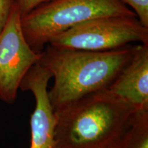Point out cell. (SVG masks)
<instances>
[{
    "mask_svg": "<svg viewBox=\"0 0 148 148\" xmlns=\"http://www.w3.org/2000/svg\"><path fill=\"white\" fill-rule=\"evenodd\" d=\"M50 1L51 0H15L21 16L28 13L36 7Z\"/></svg>",
    "mask_w": 148,
    "mask_h": 148,
    "instance_id": "8fae6325",
    "label": "cell"
},
{
    "mask_svg": "<svg viewBox=\"0 0 148 148\" xmlns=\"http://www.w3.org/2000/svg\"><path fill=\"white\" fill-rule=\"evenodd\" d=\"M21 18L15 1L0 34V99L8 103L14 102L23 77L40 58L25 40Z\"/></svg>",
    "mask_w": 148,
    "mask_h": 148,
    "instance_id": "5b68a950",
    "label": "cell"
},
{
    "mask_svg": "<svg viewBox=\"0 0 148 148\" xmlns=\"http://www.w3.org/2000/svg\"><path fill=\"white\" fill-rule=\"evenodd\" d=\"M127 7L130 6L139 21L148 28V0H120Z\"/></svg>",
    "mask_w": 148,
    "mask_h": 148,
    "instance_id": "9c48e42d",
    "label": "cell"
},
{
    "mask_svg": "<svg viewBox=\"0 0 148 148\" xmlns=\"http://www.w3.org/2000/svg\"><path fill=\"white\" fill-rule=\"evenodd\" d=\"M112 148H148V110L136 111L130 125Z\"/></svg>",
    "mask_w": 148,
    "mask_h": 148,
    "instance_id": "ba28073f",
    "label": "cell"
},
{
    "mask_svg": "<svg viewBox=\"0 0 148 148\" xmlns=\"http://www.w3.org/2000/svg\"><path fill=\"white\" fill-rule=\"evenodd\" d=\"M54 112L56 148H112L136 111L106 88Z\"/></svg>",
    "mask_w": 148,
    "mask_h": 148,
    "instance_id": "7a4b0ae2",
    "label": "cell"
},
{
    "mask_svg": "<svg viewBox=\"0 0 148 148\" xmlns=\"http://www.w3.org/2000/svg\"><path fill=\"white\" fill-rule=\"evenodd\" d=\"M51 78L50 73L38 62L30 68L20 84V89L31 91L35 98L30 118L29 148H56V119L47 90Z\"/></svg>",
    "mask_w": 148,
    "mask_h": 148,
    "instance_id": "8992f818",
    "label": "cell"
},
{
    "mask_svg": "<svg viewBox=\"0 0 148 148\" xmlns=\"http://www.w3.org/2000/svg\"><path fill=\"white\" fill-rule=\"evenodd\" d=\"M133 42L148 44V28L136 16H105L75 25L53 37L48 44L59 49L104 51Z\"/></svg>",
    "mask_w": 148,
    "mask_h": 148,
    "instance_id": "277c9868",
    "label": "cell"
},
{
    "mask_svg": "<svg viewBox=\"0 0 148 148\" xmlns=\"http://www.w3.org/2000/svg\"><path fill=\"white\" fill-rule=\"evenodd\" d=\"M106 89L136 111L148 110V44L135 46L130 60Z\"/></svg>",
    "mask_w": 148,
    "mask_h": 148,
    "instance_id": "52a82bcc",
    "label": "cell"
},
{
    "mask_svg": "<svg viewBox=\"0 0 148 148\" xmlns=\"http://www.w3.org/2000/svg\"><path fill=\"white\" fill-rule=\"evenodd\" d=\"M15 0H0V34L8 21Z\"/></svg>",
    "mask_w": 148,
    "mask_h": 148,
    "instance_id": "30bf717a",
    "label": "cell"
},
{
    "mask_svg": "<svg viewBox=\"0 0 148 148\" xmlns=\"http://www.w3.org/2000/svg\"><path fill=\"white\" fill-rule=\"evenodd\" d=\"M105 16H136L120 0H51L22 16V32L30 47L41 53L51 38L71 27Z\"/></svg>",
    "mask_w": 148,
    "mask_h": 148,
    "instance_id": "3957f363",
    "label": "cell"
},
{
    "mask_svg": "<svg viewBox=\"0 0 148 148\" xmlns=\"http://www.w3.org/2000/svg\"><path fill=\"white\" fill-rule=\"evenodd\" d=\"M134 47L104 51L59 49L48 45L38 63L53 77L48 90L56 110L92 92L107 88L132 57Z\"/></svg>",
    "mask_w": 148,
    "mask_h": 148,
    "instance_id": "6da1fadb",
    "label": "cell"
}]
</instances>
